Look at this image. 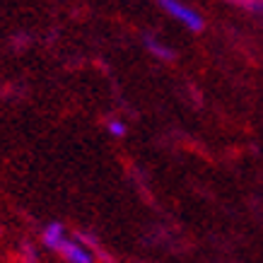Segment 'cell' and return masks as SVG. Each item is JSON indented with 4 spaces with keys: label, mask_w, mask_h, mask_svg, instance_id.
I'll list each match as a JSON object with an SVG mask.
<instances>
[{
    "label": "cell",
    "mask_w": 263,
    "mask_h": 263,
    "mask_svg": "<svg viewBox=\"0 0 263 263\" xmlns=\"http://www.w3.org/2000/svg\"><path fill=\"white\" fill-rule=\"evenodd\" d=\"M160 5L167 10V12L174 17V20H179L181 24H186V27H189L191 32H200V29L205 27L203 17H200L193 8H189V5L179 3V0H160Z\"/></svg>",
    "instance_id": "1"
},
{
    "label": "cell",
    "mask_w": 263,
    "mask_h": 263,
    "mask_svg": "<svg viewBox=\"0 0 263 263\" xmlns=\"http://www.w3.org/2000/svg\"><path fill=\"white\" fill-rule=\"evenodd\" d=\"M58 254L63 256L68 263H95V254L78 239H65L61 244V249H58Z\"/></svg>",
    "instance_id": "2"
},
{
    "label": "cell",
    "mask_w": 263,
    "mask_h": 263,
    "mask_svg": "<svg viewBox=\"0 0 263 263\" xmlns=\"http://www.w3.org/2000/svg\"><path fill=\"white\" fill-rule=\"evenodd\" d=\"M41 239H44V247H48V249H53V251H58V249H61V244H63L68 237H65L63 224H61V222H51L46 230H44Z\"/></svg>",
    "instance_id": "3"
},
{
    "label": "cell",
    "mask_w": 263,
    "mask_h": 263,
    "mask_svg": "<svg viewBox=\"0 0 263 263\" xmlns=\"http://www.w3.org/2000/svg\"><path fill=\"white\" fill-rule=\"evenodd\" d=\"M147 44V48H150L155 56H160V58H172V48H167V46H162L160 41H155V39H147L145 41Z\"/></svg>",
    "instance_id": "4"
},
{
    "label": "cell",
    "mask_w": 263,
    "mask_h": 263,
    "mask_svg": "<svg viewBox=\"0 0 263 263\" xmlns=\"http://www.w3.org/2000/svg\"><path fill=\"white\" fill-rule=\"evenodd\" d=\"M234 3H239V5L249 8L251 12H263V0H234Z\"/></svg>",
    "instance_id": "5"
},
{
    "label": "cell",
    "mask_w": 263,
    "mask_h": 263,
    "mask_svg": "<svg viewBox=\"0 0 263 263\" xmlns=\"http://www.w3.org/2000/svg\"><path fill=\"white\" fill-rule=\"evenodd\" d=\"M109 133H111V136H116V138H121L123 133H126V126H123L121 121L111 119V121H109Z\"/></svg>",
    "instance_id": "6"
},
{
    "label": "cell",
    "mask_w": 263,
    "mask_h": 263,
    "mask_svg": "<svg viewBox=\"0 0 263 263\" xmlns=\"http://www.w3.org/2000/svg\"><path fill=\"white\" fill-rule=\"evenodd\" d=\"M22 263H36V254H34V249L29 244L22 247Z\"/></svg>",
    "instance_id": "7"
}]
</instances>
